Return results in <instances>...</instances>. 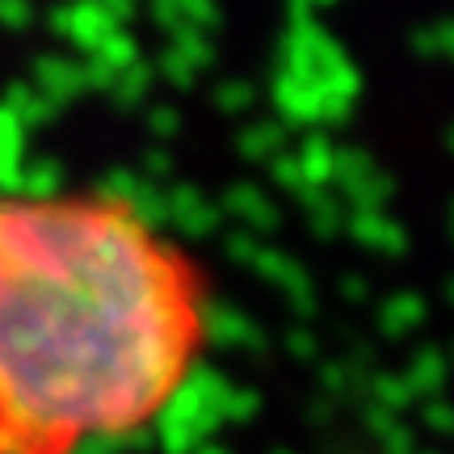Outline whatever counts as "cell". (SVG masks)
Returning <instances> with one entry per match:
<instances>
[{
    "label": "cell",
    "instance_id": "obj_1",
    "mask_svg": "<svg viewBox=\"0 0 454 454\" xmlns=\"http://www.w3.org/2000/svg\"><path fill=\"white\" fill-rule=\"evenodd\" d=\"M207 340L202 265L130 198L0 194V454H89L144 434Z\"/></svg>",
    "mask_w": 454,
    "mask_h": 454
}]
</instances>
